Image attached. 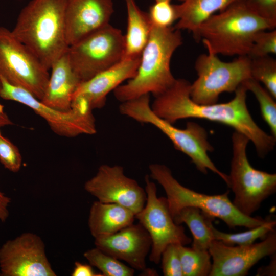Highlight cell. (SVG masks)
I'll return each instance as SVG.
<instances>
[{"label":"cell","mask_w":276,"mask_h":276,"mask_svg":"<svg viewBox=\"0 0 276 276\" xmlns=\"http://www.w3.org/2000/svg\"><path fill=\"white\" fill-rule=\"evenodd\" d=\"M190 85L186 79H176L171 87L155 97L151 109L172 124L179 120L192 118L230 126L248 138L262 158L273 150L276 138L263 131L252 119L246 104L247 90L242 84L229 102L206 105L197 104L191 99Z\"/></svg>","instance_id":"6da1fadb"},{"label":"cell","mask_w":276,"mask_h":276,"mask_svg":"<svg viewBox=\"0 0 276 276\" xmlns=\"http://www.w3.org/2000/svg\"><path fill=\"white\" fill-rule=\"evenodd\" d=\"M84 188L98 201L121 205L135 215L143 209L146 201L145 190L126 176L123 167L119 165H102L85 182Z\"/></svg>","instance_id":"5bb4252c"},{"label":"cell","mask_w":276,"mask_h":276,"mask_svg":"<svg viewBox=\"0 0 276 276\" xmlns=\"http://www.w3.org/2000/svg\"><path fill=\"white\" fill-rule=\"evenodd\" d=\"M178 244H170L162 253V268L165 276H183Z\"/></svg>","instance_id":"1f68e13d"},{"label":"cell","mask_w":276,"mask_h":276,"mask_svg":"<svg viewBox=\"0 0 276 276\" xmlns=\"http://www.w3.org/2000/svg\"><path fill=\"white\" fill-rule=\"evenodd\" d=\"M276 22L251 11L244 0L231 4L203 21L193 36L202 41L208 52L224 56L247 55L256 34L275 29Z\"/></svg>","instance_id":"3957f363"},{"label":"cell","mask_w":276,"mask_h":276,"mask_svg":"<svg viewBox=\"0 0 276 276\" xmlns=\"http://www.w3.org/2000/svg\"><path fill=\"white\" fill-rule=\"evenodd\" d=\"M255 96L260 105L262 117L268 125L271 135L276 138V102L275 98L260 83L251 78L242 83Z\"/></svg>","instance_id":"4316f807"},{"label":"cell","mask_w":276,"mask_h":276,"mask_svg":"<svg viewBox=\"0 0 276 276\" xmlns=\"http://www.w3.org/2000/svg\"><path fill=\"white\" fill-rule=\"evenodd\" d=\"M275 53L276 30H265L256 34L247 56L249 58H254Z\"/></svg>","instance_id":"f546056e"},{"label":"cell","mask_w":276,"mask_h":276,"mask_svg":"<svg viewBox=\"0 0 276 276\" xmlns=\"http://www.w3.org/2000/svg\"><path fill=\"white\" fill-rule=\"evenodd\" d=\"M66 0H31L20 12L11 32L48 70L68 48Z\"/></svg>","instance_id":"7a4b0ae2"},{"label":"cell","mask_w":276,"mask_h":276,"mask_svg":"<svg viewBox=\"0 0 276 276\" xmlns=\"http://www.w3.org/2000/svg\"><path fill=\"white\" fill-rule=\"evenodd\" d=\"M37 234L26 232L0 246V276H56Z\"/></svg>","instance_id":"4fadbf2b"},{"label":"cell","mask_w":276,"mask_h":276,"mask_svg":"<svg viewBox=\"0 0 276 276\" xmlns=\"http://www.w3.org/2000/svg\"><path fill=\"white\" fill-rule=\"evenodd\" d=\"M148 13L152 25L158 28L171 27L178 20L175 5L170 1L155 2L150 7Z\"/></svg>","instance_id":"f1b7e54d"},{"label":"cell","mask_w":276,"mask_h":276,"mask_svg":"<svg viewBox=\"0 0 276 276\" xmlns=\"http://www.w3.org/2000/svg\"><path fill=\"white\" fill-rule=\"evenodd\" d=\"M0 162L9 171L16 173L21 167L22 156L18 148L0 130Z\"/></svg>","instance_id":"4dcf8cb0"},{"label":"cell","mask_w":276,"mask_h":276,"mask_svg":"<svg viewBox=\"0 0 276 276\" xmlns=\"http://www.w3.org/2000/svg\"><path fill=\"white\" fill-rule=\"evenodd\" d=\"M233 156L228 175L229 187L234 193L233 204L248 216L257 211L262 203L276 191V174L255 169L247 158L249 141L235 131L232 136Z\"/></svg>","instance_id":"52a82bcc"},{"label":"cell","mask_w":276,"mask_h":276,"mask_svg":"<svg viewBox=\"0 0 276 276\" xmlns=\"http://www.w3.org/2000/svg\"><path fill=\"white\" fill-rule=\"evenodd\" d=\"M207 221L215 240L220 241L228 245H248L254 243L259 239H264L269 232L274 229L276 225L275 220L268 218L262 225L249 228V230L237 233H227L216 229L212 224L214 219L206 215Z\"/></svg>","instance_id":"cb8c5ba5"},{"label":"cell","mask_w":276,"mask_h":276,"mask_svg":"<svg viewBox=\"0 0 276 276\" xmlns=\"http://www.w3.org/2000/svg\"><path fill=\"white\" fill-rule=\"evenodd\" d=\"M1 81H0V90H1Z\"/></svg>","instance_id":"f35d334b"},{"label":"cell","mask_w":276,"mask_h":276,"mask_svg":"<svg viewBox=\"0 0 276 276\" xmlns=\"http://www.w3.org/2000/svg\"><path fill=\"white\" fill-rule=\"evenodd\" d=\"M250 63L247 55L224 62L210 52L200 54L195 63L197 78L190 85L191 99L199 104L217 103L221 94L235 92L244 81L251 78Z\"/></svg>","instance_id":"ba28073f"},{"label":"cell","mask_w":276,"mask_h":276,"mask_svg":"<svg viewBox=\"0 0 276 276\" xmlns=\"http://www.w3.org/2000/svg\"><path fill=\"white\" fill-rule=\"evenodd\" d=\"M175 5L178 21L174 28L195 34L199 26L209 17L239 0H177Z\"/></svg>","instance_id":"7402d4cb"},{"label":"cell","mask_w":276,"mask_h":276,"mask_svg":"<svg viewBox=\"0 0 276 276\" xmlns=\"http://www.w3.org/2000/svg\"><path fill=\"white\" fill-rule=\"evenodd\" d=\"M119 111L140 123L150 124L157 128L171 140L175 149L191 158L200 172L206 174L210 170L229 187V176L218 169L208 155L214 148L203 127L189 122L185 129L175 127L154 113L150 105V94L122 102Z\"/></svg>","instance_id":"5b68a950"},{"label":"cell","mask_w":276,"mask_h":276,"mask_svg":"<svg viewBox=\"0 0 276 276\" xmlns=\"http://www.w3.org/2000/svg\"><path fill=\"white\" fill-rule=\"evenodd\" d=\"M173 219L177 224L184 223L188 226L193 238V248L208 250L214 238L205 214L198 208L188 206L180 210Z\"/></svg>","instance_id":"603a6c76"},{"label":"cell","mask_w":276,"mask_h":276,"mask_svg":"<svg viewBox=\"0 0 276 276\" xmlns=\"http://www.w3.org/2000/svg\"><path fill=\"white\" fill-rule=\"evenodd\" d=\"M83 256L91 266L99 270L102 276H133L134 274L133 268L96 247L86 250Z\"/></svg>","instance_id":"484cf974"},{"label":"cell","mask_w":276,"mask_h":276,"mask_svg":"<svg viewBox=\"0 0 276 276\" xmlns=\"http://www.w3.org/2000/svg\"><path fill=\"white\" fill-rule=\"evenodd\" d=\"M135 214L116 203L96 201L89 210L88 226L95 238L111 235L134 223Z\"/></svg>","instance_id":"ffe728a7"},{"label":"cell","mask_w":276,"mask_h":276,"mask_svg":"<svg viewBox=\"0 0 276 276\" xmlns=\"http://www.w3.org/2000/svg\"><path fill=\"white\" fill-rule=\"evenodd\" d=\"M11 198L0 189V221L5 222L9 215V206Z\"/></svg>","instance_id":"d590c367"},{"label":"cell","mask_w":276,"mask_h":276,"mask_svg":"<svg viewBox=\"0 0 276 276\" xmlns=\"http://www.w3.org/2000/svg\"><path fill=\"white\" fill-rule=\"evenodd\" d=\"M183 276H209L212 263L209 250L178 245Z\"/></svg>","instance_id":"d4e9b609"},{"label":"cell","mask_w":276,"mask_h":276,"mask_svg":"<svg viewBox=\"0 0 276 276\" xmlns=\"http://www.w3.org/2000/svg\"><path fill=\"white\" fill-rule=\"evenodd\" d=\"M171 1V0H155V2H163V1Z\"/></svg>","instance_id":"74e56055"},{"label":"cell","mask_w":276,"mask_h":276,"mask_svg":"<svg viewBox=\"0 0 276 276\" xmlns=\"http://www.w3.org/2000/svg\"><path fill=\"white\" fill-rule=\"evenodd\" d=\"M149 169L150 177L160 185L165 192L172 218L182 208L192 206L199 209L213 218H219L232 228L238 226L252 228L266 221L267 219L248 216L239 211L229 198V191L213 195L199 193L180 184L165 165L152 164Z\"/></svg>","instance_id":"8992f818"},{"label":"cell","mask_w":276,"mask_h":276,"mask_svg":"<svg viewBox=\"0 0 276 276\" xmlns=\"http://www.w3.org/2000/svg\"><path fill=\"white\" fill-rule=\"evenodd\" d=\"M247 7L259 17L276 22V0H244Z\"/></svg>","instance_id":"d6a6232c"},{"label":"cell","mask_w":276,"mask_h":276,"mask_svg":"<svg viewBox=\"0 0 276 276\" xmlns=\"http://www.w3.org/2000/svg\"><path fill=\"white\" fill-rule=\"evenodd\" d=\"M251 78L262 82L274 98H276V60L269 55L250 58Z\"/></svg>","instance_id":"83f0119b"},{"label":"cell","mask_w":276,"mask_h":276,"mask_svg":"<svg viewBox=\"0 0 276 276\" xmlns=\"http://www.w3.org/2000/svg\"><path fill=\"white\" fill-rule=\"evenodd\" d=\"M112 0H66L65 34L68 46L110 24Z\"/></svg>","instance_id":"e0dca14e"},{"label":"cell","mask_w":276,"mask_h":276,"mask_svg":"<svg viewBox=\"0 0 276 276\" xmlns=\"http://www.w3.org/2000/svg\"><path fill=\"white\" fill-rule=\"evenodd\" d=\"M0 77L41 100L50 74L35 55L13 35L0 27Z\"/></svg>","instance_id":"8fae6325"},{"label":"cell","mask_w":276,"mask_h":276,"mask_svg":"<svg viewBox=\"0 0 276 276\" xmlns=\"http://www.w3.org/2000/svg\"><path fill=\"white\" fill-rule=\"evenodd\" d=\"M0 98L21 103L42 118L56 134L66 137L96 133L93 110L81 98L72 100L71 109L61 111L50 107L26 89L12 85L0 77Z\"/></svg>","instance_id":"30bf717a"},{"label":"cell","mask_w":276,"mask_h":276,"mask_svg":"<svg viewBox=\"0 0 276 276\" xmlns=\"http://www.w3.org/2000/svg\"><path fill=\"white\" fill-rule=\"evenodd\" d=\"M208 250L213 260L209 276H245L260 260L276 253V231L248 245H228L214 239Z\"/></svg>","instance_id":"9a60e30c"},{"label":"cell","mask_w":276,"mask_h":276,"mask_svg":"<svg viewBox=\"0 0 276 276\" xmlns=\"http://www.w3.org/2000/svg\"><path fill=\"white\" fill-rule=\"evenodd\" d=\"M145 191L147 198L143 209L135 215V219L150 236L152 245L149 260L158 264L162 253L170 244L186 245L192 240L186 234L184 228L175 223L169 210L166 197H158L155 184L146 175Z\"/></svg>","instance_id":"7c38bea8"},{"label":"cell","mask_w":276,"mask_h":276,"mask_svg":"<svg viewBox=\"0 0 276 276\" xmlns=\"http://www.w3.org/2000/svg\"><path fill=\"white\" fill-rule=\"evenodd\" d=\"M182 40L181 31L174 27L152 25L136 74L113 91L116 99L123 102L150 94L155 97L171 87L176 80L171 71V58Z\"/></svg>","instance_id":"277c9868"},{"label":"cell","mask_w":276,"mask_h":276,"mask_svg":"<svg viewBox=\"0 0 276 276\" xmlns=\"http://www.w3.org/2000/svg\"><path fill=\"white\" fill-rule=\"evenodd\" d=\"M3 106L0 103V128L13 124L7 114L4 111Z\"/></svg>","instance_id":"8d00e7d4"},{"label":"cell","mask_w":276,"mask_h":276,"mask_svg":"<svg viewBox=\"0 0 276 276\" xmlns=\"http://www.w3.org/2000/svg\"><path fill=\"white\" fill-rule=\"evenodd\" d=\"M72 276H102L101 273L96 272L90 264H83L76 261L73 272Z\"/></svg>","instance_id":"836d02e7"},{"label":"cell","mask_w":276,"mask_h":276,"mask_svg":"<svg viewBox=\"0 0 276 276\" xmlns=\"http://www.w3.org/2000/svg\"><path fill=\"white\" fill-rule=\"evenodd\" d=\"M270 262L266 266L260 267L257 270V276L276 275V253L270 256Z\"/></svg>","instance_id":"e575fe53"},{"label":"cell","mask_w":276,"mask_h":276,"mask_svg":"<svg viewBox=\"0 0 276 276\" xmlns=\"http://www.w3.org/2000/svg\"><path fill=\"white\" fill-rule=\"evenodd\" d=\"M127 12V26L124 36L123 59L140 57L146 45L152 24L148 13L142 11L134 0H125Z\"/></svg>","instance_id":"44dd1931"},{"label":"cell","mask_w":276,"mask_h":276,"mask_svg":"<svg viewBox=\"0 0 276 276\" xmlns=\"http://www.w3.org/2000/svg\"><path fill=\"white\" fill-rule=\"evenodd\" d=\"M40 100L44 105L61 111L71 109L73 95L81 83L70 64L67 52L55 61Z\"/></svg>","instance_id":"d6986e66"},{"label":"cell","mask_w":276,"mask_h":276,"mask_svg":"<svg viewBox=\"0 0 276 276\" xmlns=\"http://www.w3.org/2000/svg\"><path fill=\"white\" fill-rule=\"evenodd\" d=\"M124 36L110 24L68 47L71 67L81 82L112 66L123 59Z\"/></svg>","instance_id":"9c48e42d"},{"label":"cell","mask_w":276,"mask_h":276,"mask_svg":"<svg viewBox=\"0 0 276 276\" xmlns=\"http://www.w3.org/2000/svg\"><path fill=\"white\" fill-rule=\"evenodd\" d=\"M95 247L126 262L134 270H147L146 258L152 241L150 235L140 223H132L117 233L95 238Z\"/></svg>","instance_id":"2e32d148"},{"label":"cell","mask_w":276,"mask_h":276,"mask_svg":"<svg viewBox=\"0 0 276 276\" xmlns=\"http://www.w3.org/2000/svg\"><path fill=\"white\" fill-rule=\"evenodd\" d=\"M141 56L123 59L112 66L99 73L93 77L80 83L73 99H84L92 109L103 107L108 94L126 80L136 74Z\"/></svg>","instance_id":"ac0fdd59"}]
</instances>
